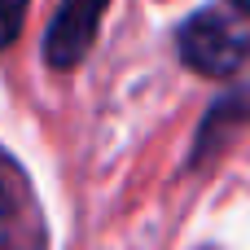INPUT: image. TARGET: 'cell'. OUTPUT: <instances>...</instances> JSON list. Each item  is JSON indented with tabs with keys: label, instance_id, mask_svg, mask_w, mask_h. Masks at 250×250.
<instances>
[{
	"label": "cell",
	"instance_id": "6da1fadb",
	"mask_svg": "<svg viewBox=\"0 0 250 250\" xmlns=\"http://www.w3.org/2000/svg\"><path fill=\"white\" fill-rule=\"evenodd\" d=\"M180 62L193 75L229 79L250 62V31L224 9H202L180 26Z\"/></svg>",
	"mask_w": 250,
	"mask_h": 250
},
{
	"label": "cell",
	"instance_id": "7a4b0ae2",
	"mask_svg": "<svg viewBox=\"0 0 250 250\" xmlns=\"http://www.w3.org/2000/svg\"><path fill=\"white\" fill-rule=\"evenodd\" d=\"M0 250H48L44 211L26 171L0 149Z\"/></svg>",
	"mask_w": 250,
	"mask_h": 250
},
{
	"label": "cell",
	"instance_id": "3957f363",
	"mask_svg": "<svg viewBox=\"0 0 250 250\" xmlns=\"http://www.w3.org/2000/svg\"><path fill=\"white\" fill-rule=\"evenodd\" d=\"M105 4L110 0H62L57 4V13L44 31V62L53 70H75L88 57V48L101 31Z\"/></svg>",
	"mask_w": 250,
	"mask_h": 250
},
{
	"label": "cell",
	"instance_id": "277c9868",
	"mask_svg": "<svg viewBox=\"0 0 250 250\" xmlns=\"http://www.w3.org/2000/svg\"><path fill=\"white\" fill-rule=\"evenodd\" d=\"M26 4H31V0H0V48H9V44L22 35Z\"/></svg>",
	"mask_w": 250,
	"mask_h": 250
},
{
	"label": "cell",
	"instance_id": "5b68a950",
	"mask_svg": "<svg viewBox=\"0 0 250 250\" xmlns=\"http://www.w3.org/2000/svg\"><path fill=\"white\" fill-rule=\"evenodd\" d=\"M229 9H237V13H250V0H229Z\"/></svg>",
	"mask_w": 250,
	"mask_h": 250
}]
</instances>
